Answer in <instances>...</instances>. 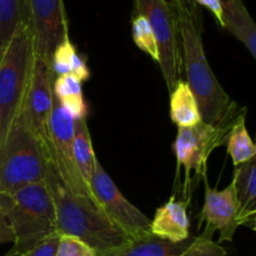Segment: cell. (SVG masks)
Returning a JSON list of instances; mask_svg holds the SVG:
<instances>
[{
    "instance_id": "1",
    "label": "cell",
    "mask_w": 256,
    "mask_h": 256,
    "mask_svg": "<svg viewBox=\"0 0 256 256\" xmlns=\"http://www.w3.org/2000/svg\"><path fill=\"white\" fill-rule=\"evenodd\" d=\"M176 18L182 69L199 104L202 120L216 126H232L246 109L228 95L210 68L202 44V16L194 0H170Z\"/></svg>"
},
{
    "instance_id": "2",
    "label": "cell",
    "mask_w": 256,
    "mask_h": 256,
    "mask_svg": "<svg viewBox=\"0 0 256 256\" xmlns=\"http://www.w3.org/2000/svg\"><path fill=\"white\" fill-rule=\"evenodd\" d=\"M46 184L56 212V232L76 238L95 252L122 245L129 238L89 198L70 192L50 168Z\"/></svg>"
},
{
    "instance_id": "3",
    "label": "cell",
    "mask_w": 256,
    "mask_h": 256,
    "mask_svg": "<svg viewBox=\"0 0 256 256\" xmlns=\"http://www.w3.org/2000/svg\"><path fill=\"white\" fill-rule=\"evenodd\" d=\"M0 209L14 234V249L25 254L56 232V212L46 182L0 192Z\"/></svg>"
},
{
    "instance_id": "4",
    "label": "cell",
    "mask_w": 256,
    "mask_h": 256,
    "mask_svg": "<svg viewBox=\"0 0 256 256\" xmlns=\"http://www.w3.org/2000/svg\"><path fill=\"white\" fill-rule=\"evenodd\" d=\"M49 169L44 144L20 112L0 139V192L44 182Z\"/></svg>"
},
{
    "instance_id": "5",
    "label": "cell",
    "mask_w": 256,
    "mask_h": 256,
    "mask_svg": "<svg viewBox=\"0 0 256 256\" xmlns=\"http://www.w3.org/2000/svg\"><path fill=\"white\" fill-rule=\"evenodd\" d=\"M34 59L32 38L22 24L5 46L0 62V139L22 112Z\"/></svg>"
},
{
    "instance_id": "6",
    "label": "cell",
    "mask_w": 256,
    "mask_h": 256,
    "mask_svg": "<svg viewBox=\"0 0 256 256\" xmlns=\"http://www.w3.org/2000/svg\"><path fill=\"white\" fill-rule=\"evenodd\" d=\"M74 122L72 115L60 105L54 95L48 134L44 142L48 162L60 182L74 194L92 200L89 188L82 180L74 156ZM94 202V200H92Z\"/></svg>"
},
{
    "instance_id": "7",
    "label": "cell",
    "mask_w": 256,
    "mask_h": 256,
    "mask_svg": "<svg viewBox=\"0 0 256 256\" xmlns=\"http://www.w3.org/2000/svg\"><path fill=\"white\" fill-rule=\"evenodd\" d=\"M134 15L146 19L159 48V66L169 92L182 79V58L179 30L172 2L168 0H134Z\"/></svg>"
},
{
    "instance_id": "8",
    "label": "cell",
    "mask_w": 256,
    "mask_h": 256,
    "mask_svg": "<svg viewBox=\"0 0 256 256\" xmlns=\"http://www.w3.org/2000/svg\"><path fill=\"white\" fill-rule=\"evenodd\" d=\"M89 189L96 206L129 239L149 234V218L122 194L98 159L90 178Z\"/></svg>"
},
{
    "instance_id": "9",
    "label": "cell",
    "mask_w": 256,
    "mask_h": 256,
    "mask_svg": "<svg viewBox=\"0 0 256 256\" xmlns=\"http://www.w3.org/2000/svg\"><path fill=\"white\" fill-rule=\"evenodd\" d=\"M24 25L29 30L35 56L50 62L52 55L68 34L62 0H22Z\"/></svg>"
},
{
    "instance_id": "10",
    "label": "cell",
    "mask_w": 256,
    "mask_h": 256,
    "mask_svg": "<svg viewBox=\"0 0 256 256\" xmlns=\"http://www.w3.org/2000/svg\"><path fill=\"white\" fill-rule=\"evenodd\" d=\"M232 126H216L202 120L192 128H179L174 142L178 168H185L186 182L192 170L195 176L206 178L208 160L216 148L226 144L228 134Z\"/></svg>"
},
{
    "instance_id": "11",
    "label": "cell",
    "mask_w": 256,
    "mask_h": 256,
    "mask_svg": "<svg viewBox=\"0 0 256 256\" xmlns=\"http://www.w3.org/2000/svg\"><path fill=\"white\" fill-rule=\"evenodd\" d=\"M54 78L50 62L35 56L22 112L42 144L49 139L48 125L54 105Z\"/></svg>"
},
{
    "instance_id": "12",
    "label": "cell",
    "mask_w": 256,
    "mask_h": 256,
    "mask_svg": "<svg viewBox=\"0 0 256 256\" xmlns=\"http://www.w3.org/2000/svg\"><path fill=\"white\" fill-rule=\"evenodd\" d=\"M205 182V199L202 212L199 215V224L205 222L202 236L212 239L214 234L219 232V242H232L236 230L240 228L238 219V205L235 200L232 184L222 190L212 189Z\"/></svg>"
},
{
    "instance_id": "13",
    "label": "cell",
    "mask_w": 256,
    "mask_h": 256,
    "mask_svg": "<svg viewBox=\"0 0 256 256\" xmlns=\"http://www.w3.org/2000/svg\"><path fill=\"white\" fill-rule=\"evenodd\" d=\"M186 208V202H178L175 198H170L169 202L156 209L154 218L150 219V232L170 242H182L189 239L192 235L189 232L190 219Z\"/></svg>"
},
{
    "instance_id": "14",
    "label": "cell",
    "mask_w": 256,
    "mask_h": 256,
    "mask_svg": "<svg viewBox=\"0 0 256 256\" xmlns=\"http://www.w3.org/2000/svg\"><path fill=\"white\" fill-rule=\"evenodd\" d=\"M232 186L238 205L240 226L256 229V158L236 165Z\"/></svg>"
},
{
    "instance_id": "15",
    "label": "cell",
    "mask_w": 256,
    "mask_h": 256,
    "mask_svg": "<svg viewBox=\"0 0 256 256\" xmlns=\"http://www.w3.org/2000/svg\"><path fill=\"white\" fill-rule=\"evenodd\" d=\"M192 239L194 236L182 242H170L149 232L130 238L118 246L96 252V256H180L192 244Z\"/></svg>"
},
{
    "instance_id": "16",
    "label": "cell",
    "mask_w": 256,
    "mask_h": 256,
    "mask_svg": "<svg viewBox=\"0 0 256 256\" xmlns=\"http://www.w3.org/2000/svg\"><path fill=\"white\" fill-rule=\"evenodd\" d=\"M222 26L242 42L256 59V24L242 0H220Z\"/></svg>"
},
{
    "instance_id": "17",
    "label": "cell",
    "mask_w": 256,
    "mask_h": 256,
    "mask_svg": "<svg viewBox=\"0 0 256 256\" xmlns=\"http://www.w3.org/2000/svg\"><path fill=\"white\" fill-rule=\"evenodd\" d=\"M170 118L178 128H192L202 122L196 98L182 79L170 92Z\"/></svg>"
},
{
    "instance_id": "18",
    "label": "cell",
    "mask_w": 256,
    "mask_h": 256,
    "mask_svg": "<svg viewBox=\"0 0 256 256\" xmlns=\"http://www.w3.org/2000/svg\"><path fill=\"white\" fill-rule=\"evenodd\" d=\"M52 92L62 108L74 120L86 118V104L82 96V82L74 75H55Z\"/></svg>"
},
{
    "instance_id": "19",
    "label": "cell",
    "mask_w": 256,
    "mask_h": 256,
    "mask_svg": "<svg viewBox=\"0 0 256 256\" xmlns=\"http://www.w3.org/2000/svg\"><path fill=\"white\" fill-rule=\"evenodd\" d=\"M50 65L55 75H74L80 82H86L90 78L89 68L85 60L78 54L76 49L69 38L56 46L50 59Z\"/></svg>"
},
{
    "instance_id": "20",
    "label": "cell",
    "mask_w": 256,
    "mask_h": 256,
    "mask_svg": "<svg viewBox=\"0 0 256 256\" xmlns=\"http://www.w3.org/2000/svg\"><path fill=\"white\" fill-rule=\"evenodd\" d=\"M74 156L80 175L89 188L90 178H92V170H94L95 160L98 158L95 156L94 149H92V136H90L89 128H88L86 118L75 120L74 122Z\"/></svg>"
},
{
    "instance_id": "21",
    "label": "cell",
    "mask_w": 256,
    "mask_h": 256,
    "mask_svg": "<svg viewBox=\"0 0 256 256\" xmlns=\"http://www.w3.org/2000/svg\"><path fill=\"white\" fill-rule=\"evenodd\" d=\"M225 145H226L228 154L232 158L234 166L256 158V146L246 129L245 115L240 116L232 125L228 134Z\"/></svg>"
},
{
    "instance_id": "22",
    "label": "cell",
    "mask_w": 256,
    "mask_h": 256,
    "mask_svg": "<svg viewBox=\"0 0 256 256\" xmlns=\"http://www.w3.org/2000/svg\"><path fill=\"white\" fill-rule=\"evenodd\" d=\"M24 24L22 0H0V45L8 42Z\"/></svg>"
},
{
    "instance_id": "23",
    "label": "cell",
    "mask_w": 256,
    "mask_h": 256,
    "mask_svg": "<svg viewBox=\"0 0 256 256\" xmlns=\"http://www.w3.org/2000/svg\"><path fill=\"white\" fill-rule=\"evenodd\" d=\"M132 32L135 45L140 50L146 52L155 62H159V48H158L156 39L152 26L144 16L132 15Z\"/></svg>"
},
{
    "instance_id": "24",
    "label": "cell",
    "mask_w": 256,
    "mask_h": 256,
    "mask_svg": "<svg viewBox=\"0 0 256 256\" xmlns=\"http://www.w3.org/2000/svg\"><path fill=\"white\" fill-rule=\"evenodd\" d=\"M228 252L212 239L202 235L194 236L192 244L180 256H226Z\"/></svg>"
},
{
    "instance_id": "25",
    "label": "cell",
    "mask_w": 256,
    "mask_h": 256,
    "mask_svg": "<svg viewBox=\"0 0 256 256\" xmlns=\"http://www.w3.org/2000/svg\"><path fill=\"white\" fill-rule=\"evenodd\" d=\"M55 256H96V252L76 238L60 235Z\"/></svg>"
},
{
    "instance_id": "26",
    "label": "cell",
    "mask_w": 256,
    "mask_h": 256,
    "mask_svg": "<svg viewBox=\"0 0 256 256\" xmlns=\"http://www.w3.org/2000/svg\"><path fill=\"white\" fill-rule=\"evenodd\" d=\"M60 234L55 232V234L50 235L46 239L40 242L39 244L35 245L32 249L26 252L22 256H55L58 250V245H59Z\"/></svg>"
},
{
    "instance_id": "27",
    "label": "cell",
    "mask_w": 256,
    "mask_h": 256,
    "mask_svg": "<svg viewBox=\"0 0 256 256\" xmlns=\"http://www.w3.org/2000/svg\"><path fill=\"white\" fill-rule=\"evenodd\" d=\"M199 6H205L212 12L216 22H219L220 26H222V5L220 0H194Z\"/></svg>"
},
{
    "instance_id": "28",
    "label": "cell",
    "mask_w": 256,
    "mask_h": 256,
    "mask_svg": "<svg viewBox=\"0 0 256 256\" xmlns=\"http://www.w3.org/2000/svg\"><path fill=\"white\" fill-rule=\"evenodd\" d=\"M5 242H14V234L6 218L0 209V244H5Z\"/></svg>"
},
{
    "instance_id": "29",
    "label": "cell",
    "mask_w": 256,
    "mask_h": 256,
    "mask_svg": "<svg viewBox=\"0 0 256 256\" xmlns=\"http://www.w3.org/2000/svg\"><path fill=\"white\" fill-rule=\"evenodd\" d=\"M2 256H22V254H19V252H18L14 248H12V249H10L6 254L2 255Z\"/></svg>"
},
{
    "instance_id": "30",
    "label": "cell",
    "mask_w": 256,
    "mask_h": 256,
    "mask_svg": "<svg viewBox=\"0 0 256 256\" xmlns=\"http://www.w3.org/2000/svg\"><path fill=\"white\" fill-rule=\"evenodd\" d=\"M4 52H5V46H2V45H0V62H2V56H4Z\"/></svg>"
}]
</instances>
